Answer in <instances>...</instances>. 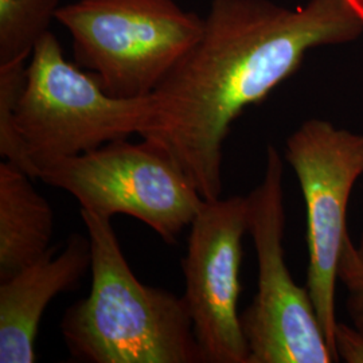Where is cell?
<instances>
[{"label":"cell","mask_w":363,"mask_h":363,"mask_svg":"<svg viewBox=\"0 0 363 363\" xmlns=\"http://www.w3.org/2000/svg\"><path fill=\"white\" fill-rule=\"evenodd\" d=\"M363 35V0H213L201 37L150 97L142 139L164 147L203 199L222 196L230 127L295 74L307 52Z\"/></svg>","instance_id":"6da1fadb"},{"label":"cell","mask_w":363,"mask_h":363,"mask_svg":"<svg viewBox=\"0 0 363 363\" xmlns=\"http://www.w3.org/2000/svg\"><path fill=\"white\" fill-rule=\"evenodd\" d=\"M150 97L123 99L69 62L52 31L39 39L27 69L0 67V155L31 178L57 159L143 135Z\"/></svg>","instance_id":"7a4b0ae2"},{"label":"cell","mask_w":363,"mask_h":363,"mask_svg":"<svg viewBox=\"0 0 363 363\" xmlns=\"http://www.w3.org/2000/svg\"><path fill=\"white\" fill-rule=\"evenodd\" d=\"M79 214L91 241V286L61 320L70 355L88 363H203L183 296L143 284L111 220Z\"/></svg>","instance_id":"3957f363"},{"label":"cell","mask_w":363,"mask_h":363,"mask_svg":"<svg viewBox=\"0 0 363 363\" xmlns=\"http://www.w3.org/2000/svg\"><path fill=\"white\" fill-rule=\"evenodd\" d=\"M55 21L74 60L115 97L150 96L203 30V18L175 0H77Z\"/></svg>","instance_id":"277c9868"},{"label":"cell","mask_w":363,"mask_h":363,"mask_svg":"<svg viewBox=\"0 0 363 363\" xmlns=\"http://www.w3.org/2000/svg\"><path fill=\"white\" fill-rule=\"evenodd\" d=\"M37 178L73 195L81 208L112 220H142L166 244L190 228L203 203L193 179L169 151L151 139L104 144L39 167Z\"/></svg>","instance_id":"5b68a950"},{"label":"cell","mask_w":363,"mask_h":363,"mask_svg":"<svg viewBox=\"0 0 363 363\" xmlns=\"http://www.w3.org/2000/svg\"><path fill=\"white\" fill-rule=\"evenodd\" d=\"M284 162L272 144L264 177L247 196L249 229L257 253L259 288L241 315L247 363L337 362L308 289L294 281L284 250Z\"/></svg>","instance_id":"8992f818"},{"label":"cell","mask_w":363,"mask_h":363,"mask_svg":"<svg viewBox=\"0 0 363 363\" xmlns=\"http://www.w3.org/2000/svg\"><path fill=\"white\" fill-rule=\"evenodd\" d=\"M284 159L298 178L306 203V288L337 359V268L349 234L346 218L351 193L363 177V133L337 128L323 118H310L286 138Z\"/></svg>","instance_id":"52a82bcc"},{"label":"cell","mask_w":363,"mask_h":363,"mask_svg":"<svg viewBox=\"0 0 363 363\" xmlns=\"http://www.w3.org/2000/svg\"><path fill=\"white\" fill-rule=\"evenodd\" d=\"M249 229L247 196L205 199L190 225L183 300L203 363H247L238 313L242 240Z\"/></svg>","instance_id":"ba28073f"},{"label":"cell","mask_w":363,"mask_h":363,"mask_svg":"<svg viewBox=\"0 0 363 363\" xmlns=\"http://www.w3.org/2000/svg\"><path fill=\"white\" fill-rule=\"evenodd\" d=\"M55 249L0 281V363L37 361L35 340L43 312L91 268L89 237L72 234L58 256Z\"/></svg>","instance_id":"9c48e42d"},{"label":"cell","mask_w":363,"mask_h":363,"mask_svg":"<svg viewBox=\"0 0 363 363\" xmlns=\"http://www.w3.org/2000/svg\"><path fill=\"white\" fill-rule=\"evenodd\" d=\"M11 162L0 164V281L42 259L52 249L54 214Z\"/></svg>","instance_id":"30bf717a"},{"label":"cell","mask_w":363,"mask_h":363,"mask_svg":"<svg viewBox=\"0 0 363 363\" xmlns=\"http://www.w3.org/2000/svg\"><path fill=\"white\" fill-rule=\"evenodd\" d=\"M61 0H0V65L30 60L55 19Z\"/></svg>","instance_id":"8fae6325"},{"label":"cell","mask_w":363,"mask_h":363,"mask_svg":"<svg viewBox=\"0 0 363 363\" xmlns=\"http://www.w3.org/2000/svg\"><path fill=\"white\" fill-rule=\"evenodd\" d=\"M337 280L346 286V310L352 325L363 333V262L357 245L346 235L337 268Z\"/></svg>","instance_id":"7c38bea8"},{"label":"cell","mask_w":363,"mask_h":363,"mask_svg":"<svg viewBox=\"0 0 363 363\" xmlns=\"http://www.w3.org/2000/svg\"><path fill=\"white\" fill-rule=\"evenodd\" d=\"M334 349L337 361L363 363V333L355 325L337 322L334 334Z\"/></svg>","instance_id":"4fadbf2b"},{"label":"cell","mask_w":363,"mask_h":363,"mask_svg":"<svg viewBox=\"0 0 363 363\" xmlns=\"http://www.w3.org/2000/svg\"><path fill=\"white\" fill-rule=\"evenodd\" d=\"M357 250H358V255H359V257H361L363 262V232L362 234H361L359 242H358V245H357Z\"/></svg>","instance_id":"5bb4252c"}]
</instances>
